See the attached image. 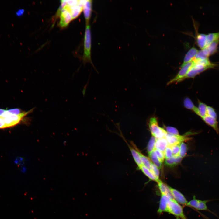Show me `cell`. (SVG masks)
Masks as SVG:
<instances>
[{
  "label": "cell",
  "mask_w": 219,
  "mask_h": 219,
  "mask_svg": "<svg viewBox=\"0 0 219 219\" xmlns=\"http://www.w3.org/2000/svg\"><path fill=\"white\" fill-rule=\"evenodd\" d=\"M207 115L217 119V114L215 109L210 106H207Z\"/></svg>",
  "instance_id": "obj_32"
},
{
  "label": "cell",
  "mask_w": 219,
  "mask_h": 219,
  "mask_svg": "<svg viewBox=\"0 0 219 219\" xmlns=\"http://www.w3.org/2000/svg\"><path fill=\"white\" fill-rule=\"evenodd\" d=\"M6 111V109H0V116H1Z\"/></svg>",
  "instance_id": "obj_40"
},
{
  "label": "cell",
  "mask_w": 219,
  "mask_h": 219,
  "mask_svg": "<svg viewBox=\"0 0 219 219\" xmlns=\"http://www.w3.org/2000/svg\"><path fill=\"white\" fill-rule=\"evenodd\" d=\"M183 104L184 106L186 108L193 111L197 115H198L197 107L194 105L191 100L189 98L186 97L184 99Z\"/></svg>",
  "instance_id": "obj_21"
},
{
  "label": "cell",
  "mask_w": 219,
  "mask_h": 219,
  "mask_svg": "<svg viewBox=\"0 0 219 219\" xmlns=\"http://www.w3.org/2000/svg\"><path fill=\"white\" fill-rule=\"evenodd\" d=\"M148 125L152 136L156 139L165 137L167 132L164 129L158 126L156 118L155 117H151L149 121Z\"/></svg>",
  "instance_id": "obj_5"
},
{
  "label": "cell",
  "mask_w": 219,
  "mask_h": 219,
  "mask_svg": "<svg viewBox=\"0 0 219 219\" xmlns=\"http://www.w3.org/2000/svg\"><path fill=\"white\" fill-rule=\"evenodd\" d=\"M90 75L89 76V78L88 80V81L87 83H86V85H85V87H84V89H83V91H82V93H83V95L84 96L85 95V91H86V87H87V85H88V83H89V79H90Z\"/></svg>",
  "instance_id": "obj_39"
},
{
  "label": "cell",
  "mask_w": 219,
  "mask_h": 219,
  "mask_svg": "<svg viewBox=\"0 0 219 219\" xmlns=\"http://www.w3.org/2000/svg\"><path fill=\"white\" fill-rule=\"evenodd\" d=\"M8 112L10 113L14 114H19L22 112L21 110L18 108H14L7 110Z\"/></svg>",
  "instance_id": "obj_37"
},
{
  "label": "cell",
  "mask_w": 219,
  "mask_h": 219,
  "mask_svg": "<svg viewBox=\"0 0 219 219\" xmlns=\"http://www.w3.org/2000/svg\"><path fill=\"white\" fill-rule=\"evenodd\" d=\"M154 151L160 161L162 162L165 158L164 152L156 149Z\"/></svg>",
  "instance_id": "obj_36"
},
{
  "label": "cell",
  "mask_w": 219,
  "mask_h": 219,
  "mask_svg": "<svg viewBox=\"0 0 219 219\" xmlns=\"http://www.w3.org/2000/svg\"><path fill=\"white\" fill-rule=\"evenodd\" d=\"M198 50L195 47L191 48L186 54L184 58L183 62L181 67L186 63L192 61L195 57Z\"/></svg>",
  "instance_id": "obj_15"
},
{
  "label": "cell",
  "mask_w": 219,
  "mask_h": 219,
  "mask_svg": "<svg viewBox=\"0 0 219 219\" xmlns=\"http://www.w3.org/2000/svg\"><path fill=\"white\" fill-rule=\"evenodd\" d=\"M214 200H200L196 199L195 196H193V199L188 202L187 206L192 207L197 210H205L207 211L212 213L218 219H219V217L214 212L210 210L208 207L207 205V203L209 202L212 201Z\"/></svg>",
  "instance_id": "obj_6"
},
{
  "label": "cell",
  "mask_w": 219,
  "mask_h": 219,
  "mask_svg": "<svg viewBox=\"0 0 219 219\" xmlns=\"http://www.w3.org/2000/svg\"><path fill=\"white\" fill-rule=\"evenodd\" d=\"M167 212L172 214L177 219H187L182 207L174 199L169 198L167 203Z\"/></svg>",
  "instance_id": "obj_4"
},
{
  "label": "cell",
  "mask_w": 219,
  "mask_h": 219,
  "mask_svg": "<svg viewBox=\"0 0 219 219\" xmlns=\"http://www.w3.org/2000/svg\"><path fill=\"white\" fill-rule=\"evenodd\" d=\"M156 140V138L152 136L149 140L147 146V150L148 154L155 150Z\"/></svg>",
  "instance_id": "obj_29"
},
{
  "label": "cell",
  "mask_w": 219,
  "mask_h": 219,
  "mask_svg": "<svg viewBox=\"0 0 219 219\" xmlns=\"http://www.w3.org/2000/svg\"><path fill=\"white\" fill-rule=\"evenodd\" d=\"M209 56L206 50L205 49H203L198 51L194 59L205 60L209 59L208 57Z\"/></svg>",
  "instance_id": "obj_28"
},
{
  "label": "cell",
  "mask_w": 219,
  "mask_h": 219,
  "mask_svg": "<svg viewBox=\"0 0 219 219\" xmlns=\"http://www.w3.org/2000/svg\"><path fill=\"white\" fill-rule=\"evenodd\" d=\"M169 187L174 200L179 204L187 206L188 202L184 195L179 191L169 186Z\"/></svg>",
  "instance_id": "obj_11"
},
{
  "label": "cell",
  "mask_w": 219,
  "mask_h": 219,
  "mask_svg": "<svg viewBox=\"0 0 219 219\" xmlns=\"http://www.w3.org/2000/svg\"><path fill=\"white\" fill-rule=\"evenodd\" d=\"M219 43V40L214 41L206 46L203 49L206 50L210 56L216 52Z\"/></svg>",
  "instance_id": "obj_20"
},
{
  "label": "cell",
  "mask_w": 219,
  "mask_h": 219,
  "mask_svg": "<svg viewBox=\"0 0 219 219\" xmlns=\"http://www.w3.org/2000/svg\"><path fill=\"white\" fill-rule=\"evenodd\" d=\"M203 120L207 125L212 127L217 133H219V130L217 119L208 115L202 118Z\"/></svg>",
  "instance_id": "obj_19"
},
{
  "label": "cell",
  "mask_w": 219,
  "mask_h": 219,
  "mask_svg": "<svg viewBox=\"0 0 219 219\" xmlns=\"http://www.w3.org/2000/svg\"><path fill=\"white\" fill-rule=\"evenodd\" d=\"M198 115L202 119L207 115V106L204 103L198 100Z\"/></svg>",
  "instance_id": "obj_22"
},
{
  "label": "cell",
  "mask_w": 219,
  "mask_h": 219,
  "mask_svg": "<svg viewBox=\"0 0 219 219\" xmlns=\"http://www.w3.org/2000/svg\"><path fill=\"white\" fill-rule=\"evenodd\" d=\"M58 12H60L59 26L62 28L67 27L72 20L69 12L67 9L63 8L61 9H59Z\"/></svg>",
  "instance_id": "obj_8"
},
{
  "label": "cell",
  "mask_w": 219,
  "mask_h": 219,
  "mask_svg": "<svg viewBox=\"0 0 219 219\" xmlns=\"http://www.w3.org/2000/svg\"><path fill=\"white\" fill-rule=\"evenodd\" d=\"M137 149L139 154L143 165L150 170L151 165L152 163V162L151 161L149 158L142 154L137 148Z\"/></svg>",
  "instance_id": "obj_25"
},
{
  "label": "cell",
  "mask_w": 219,
  "mask_h": 219,
  "mask_svg": "<svg viewBox=\"0 0 219 219\" xmlns=\"http://www.w3.org/2000/svg\"><path fill=\"white\" fill-rule=\"evenodd\" d=\"M148 155L150 159L153 162V164L159 169H160L162 162L160 161L158 157L154 150L148 154Z\"/></svg>",
  "instance_id": "obj_24"
},
{
  "label": "cell",
  "mask_w": 219,
  "mask_h": 219,
  "mask_svg": "<svg viewBox=\"0 0 219 219\" xmlns=\"http://www.w3.org/2000/svg\"><path fill=\"white\" fill-rule=\"evenodd\" d=\"M84 2L85 0H80L79 4L77 5L72 6L66 5L63 8H66L69 11L73 20L77 17L83 11Z\"/></svg>",
  "instance_id": "obj_10"
},
{
  "label": "cell",
  "mask_w": 219,
  "mask_h": 219,
  "mask_svg": "<svg viewBox=\"0 0 219 219\" xmlns=\"http://www.w3.org/2000/svg\"><path fill=\"white\" fill-rule=\"evenodd\" d=\"M164 153L165 159L170 158L173 156L171 148L169 145H168L166 147Z\"/></svg>",
  "instance_id": "obj_34"
},
{
  "label": "cell",
  "mask_w": 219,
  "mask_h": 219,
  "mask_svg": "<svg viewBox=\"0 0 219 219\" xmlns=\"http://www.w3.org/2000/svg\"><path fill=\"white\" fill-rule=\"evenodd\" d=\"M193 64V62L192 60L181 67V68L177 74L174 78L169 81L167 85H169L173 83H178L183 81V79L186 75Z\"/></svg>",
  "instance_id": "obj_7"
},
{
  "label": "cell",
  "mask_w": 219,
  "mask_h": 219,
  "mask_svg": "<svg viewBox=\"0 0 219 219\" xmlns=\"http://www.w3.org/2000/svg\"><path fill=\"white\" fill-rule=\"evenodd\" d=\"M218 40H219V32L209 34L207 35L206 47L212 42Z\"/></svg>",
  "instance_id": "obj_27"
},
{
  "label": "cell",
  "mask_w": 219,
  "mask_h": 219,
  "mask_svg": "<svg viewBox=\"0 0 219 219\" xmlns=\"http://www.w3.org/2000/svg\"><path fill=\"white\" fill-rule=\"evenodd\" d=\"M182 158L179 155H173L170 158L165 159V164L168 166L173 167L179 163Z\"/></svg>",
  "instance_id": "obj_17"
},
{
  "label": "cell",
  "mask_w": 219,
  "mask_h": 219,
  "mask_svg": "<svg viewBox=\"0 0 219 219\" xmlns=\"http://www.w3.org/2000/svg\"><path fill=\"white\" fill-rule=\"evenodd\" d=\"M168 145V143L165 137L156 139L155 144V149L164 152Z\"/></svg>",
  "instance_id": "obj_18"
},
{
  "label": "cell",
  "mask_w": 219,
  "mask_h": 219,
  "mask_svg": "<svg viewBox=\"0 0 219 219\" xmlns=\"http://www.w3.org/2000/svg\"><path fill=\"white\" fill-rule=\"evenodd\" d=\"M167 132L170 134L174 135H179L177 130L175 128L170 126H167L166 128Z\"/></svg>",
  "instance_id": "obj_35"
},
{
  "label": "cell",
  "mask_w": 219,
  "mask_h": 219,
  "mask_svg": "<svg viewBox=\"0 0 219 219\" xmlns=\"http://www.w3.org/2000/svg\"><path fill=\"white\" fill-rule=\"evenodd\" d=\"M91 33L90 26L89 23L86 24L84 37V53L83 60L84 63L89 62L92 65L94 68L98 72L94 66L91 58Z\"/></svg>",
  "instance_id": "obj_3"
},
{
  "label": "cell",
  "mask_w": 219,
  "mask_h": 219,
  "mask_svg": "<svg viewBox=\"0 0 219 219\" xmlns=\"http://www.w3.org/2000/svg\"><path fill=\"white\" fill-rule=\"evenodd\" d=\"M168 144L171 145L175 144H179L184 141L188 140L189 138L186 136H181L179 135H174L167 133L165 137Z\"/></svg>",
  "instance_id": "obj_9"
},
{
  "label": "cell",
  "mask_w": 219,
  "mask_h": 219,
  "mask_svg": "<svg viewBox=\"0 0 219 219\" xmlns=\"http://www.w3.org/2000/svg\"><path fill=\"white\" fill-rule=\"evenodd\" d=\"M150 170L157 179L158 180L159 179V169L152 162L151 164Z\"/></svg>",
  "instance_id": "obj_31"
},
{
  "label": "cell",
  "mask_w": 219,
  "mask_h": 219,
  "mask_svg": "<svg viewBox=\"0 0 219 219\" xmlns=\"http://www.w3.org/2000/svg\"><path fill=\"white\" fill-rule=\"evenodd\" d=\"M92 1L85 0L83 4V10L85 19L86 24L89 23L91 17Z\"/></svg>",
  "instance_id": "obj_13"
},
{
  "label": "cell",
  "mask_w": 219,
  "mask_h": 219,
  "mask_svg": "<svg viewBox=\"0 0 219 219\" xmlns=\"http://www.w3.org/2000/svg\"><path fill=\"white\" fill-rule=\"evenodd\" d=\"M179 144H175L169 145L171 148L173 155H179L180 146Z\"/></svg>",
  "instance_id": "obj_33"
},
{
  "label": "cell",
  "mask_w": 219,
  "mask_h": 219,
  "mask_svg": "<svg viewBox=\"0 0 219 219\" xmlns=\"http://www.w3.org/2000/svg\"><path fill=\"white\" fill-rule=\"evenodd\" d=\"M138 169L141 170L143 173L150 180L155 181L157 182L159 180H158L150 170L143 165H142Z\"/></svg>",
  "instance_id": "obj_26"
},
{
  "label": "cell",
  "mask_w": 219,
  "mask_h": 219,
  "mask_svg": "<svg viewBox=\"0 0 219 219\" xmlns=\"http://www.w3.org/2000/svg\"><path fill=\"white\" fill-rule=\"evenodd\" d=\"M34 108L27 111L22 112L19 114H14L8 112L7 110L0 116L1 129L13 127L21 121L23 119L33 111Z\"/></svg>",
  "instance_id": "obj_1"
},
{
  "label": "cell",
  "mask_w": 219,
  "mask_h": 219,
  "mask_svg": "<svg viewBox=\"0 0 219 219\" xmlns=\"http://www.w3.org/2000/svg\"><path fill=\"white\" fill-rule=\"evenodd\" d=\"M157 183L161 195H165L174 199L171 193L169 186L164 183L160 179Z\"/></svg>",
  "instance_id": "obj_14"
},
{
  "label": "cell",
  "mask_w": 219,
  "mask_h": 219,
  "mask_svg": "<svg viewBox=\"0 0 219 219\" xmlns=\"http://www.w3.org/2000/svg\"><path fill=\"white\" fill-rule=\"evenodd\" d=\"M193 64L183 79L194 78L196 76L207 69L214 68L216 64L211 63L209 59L205 60L193 59Z\"/></svg>",
  "instance_id": "obj_2"
},
{
  "label": "cell",
  "mask_w": 219,
  "mask_h": 219,
  "mask_svg": "<svg viewBox=\"0 0 219 219\" xmlns=\"http://www.w3.org/2000/svg\"><path fill=\"white\" fill-rule=\"evenodd\" d=\"M128 146L130 150V152L132 155V157L137 165L138 166V168L140 167L142 165V163L141 158L137 149V148L136 145L132 143L131 142V145H130L127 142L126 143Z\"/></svg>",
  "instance_id": "obj_12"
},
{
  "label": "cell",
  "mask_w": 219,
  "mask_h": 219,
  "mask_svg": "<svg viewBox=\"0 0 219 219\" xmlns=\"http://www.w3.org/2000/svg\"><path fill=\"white\" fill-rule=\"evenodd\" d=\"M207 35L204 34H199L197 35L196 39L197 45L201 49L205 48L206 46Z\"/></svg>",
  "instance_id": "obj_23"
},
{
  "label": "cell",
  "mask_w": 219,
  "mask_h": 219,
  "mask_svg": "<svg viewBox=\"0 0 219 219\" xmlns=\"http://www.w3.org/2000/svg\"><path fill=\"white\" fill-rule=\"evenodd\" d=\"M180 150L179 155L183 158L186 155L187 151V145L183 142L180 144Z\"/></svg>",
  "instance_id": "obj_30"
},
{
  "label": "cell",
  "mask_w": 219,
  "mask_h": 219,
  "mask_svg": "<svg viewBox=\"0 0 219 219\" xmlns=\"http://www.w3.org/2000/svg\"><path fill=\"white\" fill-rule=\"evenodd\" d=\"M25 10L23 9H20L16 12V15L18 16H20L24 13Z\"/></svg>",
  "instance_id": "obj_38"
},
{
  "label": "cell",
  "mask_w": 219,
  "mask_h": 219,
  "mask_svg": "<svg viewBox=\"0 0 219 219\" xmlns=\"http://www.w3.org/2000/svg\"><path fill=\"white\" fill-rule=\"evenodd\" d=\"M169 198H171L166 195H161L159 207L157 211L158 213L161 214L163 212H167V203Z\"/></svg>",
  "instance_id": "obj_16"
}]
</instances>
